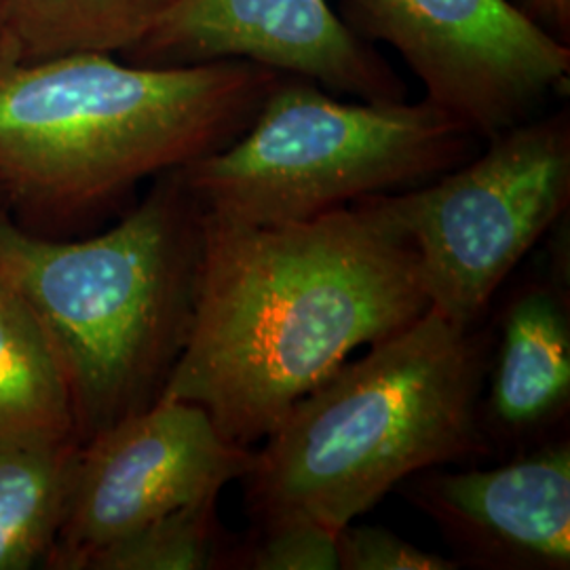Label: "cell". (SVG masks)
Returning a JSON list of instances; mask_svg holds the SVG:
<instances>
[{"label":"cell","mask_w":570,"mask_h":570,"mask_svg":"<svg viewBox=\"0 0 570 570\" xmlns=\"http://www.w3.org/2000/svg\"><path fill=\"white\" fill-rule=\"evenodd\" d=\"M146 66L245 60L362 102L407 100L404 79L327 0H178L125 56Z\"/></svg>","instance_id":"obj_9"},{"label":"cell","mask_w":570,"mask_h":570,"mask_svg":"<svg viewBox=\"0 0 570 570\" xmlns=\"http://www.w3.org/2000/svg\"><path fill=\"white\" fill-rule=\"evenodd\" d=\"M336 13L362 41L391 47L425 100L484 142L569 89L570 45L511 0H338Z\"/></svg>","instance_id":"obj_7"},{"label":"cell","mask_w":570,"mask_h":570,"mask_svg":"<svg viewBox=\"0 0 570 570\" xmlns=\"http://www.w3.org/2000/svg\"><path fill=\"white\" fill-rule=\"evenodd\" d=\"M282 72L245 60H21L0 37V197L81 220L239 138Z\"/></svg>","instance_id":"obj_2"},{"label":"cell","mask_w":570,"mask_h":570,"mask_svg":"<svg viewBox=\"0 0 570 570\" xmlns=\"http://www.w3.org/2000/svg\"><path fill=\"white\" fill-rule=\"evenodd\" d=\"M216 501L167 513L96 551L82 570H226L235 539L220 527Z\"/></svg>","instance_id":"obj_15"},{"label":"cell","mask_w":570,"mask_h":570,"mask_svg":"<svg viewBox=\"0 0 570 570\" xmlns=\"http://www.w3.org/2000/svg\"><path fill=\"white\" fill-rule=\"evenodd\" d=\"M338 569L343 570H454L461 564L444 556L419 550L385 527L338 530Z\"/></svg>","instance_id":"obj_17"},{"label":"cell","mask_w":570,"mask_h":570,"mask_svg":"<svg viewBox=\"0 0 570 570\" xmlns=\"http://www.w3.org/2000/svg\"><path fill=\"white\" fill-rule=\"evenodd\" d=\"M428 308L416 252L364 202L275 226L204 209L195 308L161 395L252 449L357 348Z\"/></svg>","instance_id":"obj_1"},{"label":"cell","mask_w":570,"mask_h":570,"mask_svg":"<svg viewBox=\"0 0 570 570\" xmlns=\"http://www.w3.org/2000/svg\"><path fill=\"white\" fill-rule=\"evenodd\" d=\"M338 530L305 518L254 522L235 541L226 570H338Z\"/></svg>","instance_id":"obj_16"},{"label":"cell","mask_w":570,"mask_h":570,"mask_svg":"<svg viewBox=\"0 0 570 570\" xmlns=\"http://www.w3.org/2000/svg\"><path fill=\"white\" fill-rule=\"evenodd\" d=\"M0 440H81L60 355L32 308L2 277Z\"/></svg>","instance_id":"obj_12"},{"label":"cell","mask_w":570,"mask_h":570,"mask_svg":"<svg viewBox=\"0 0 570 570\" xmlns=\"http://www.w3.org/2000/svg\"><path fill=\"white\" fill-rule=\"evenodd\" d=\"M178 0H4L0 37L21 60L125 56Z\"/></svg>","instance_id":"obj_14"},{"label":"cell","mask_w":570,"mask_h":570,"mask_svg":"<svg viewBox=\"0 0 570 570\" xmlns=\"http://www.w3.org/2000/svg\"><path fill=\"white\" fill-rule=\"evenodd\" d=\"M482 142L425 98L345 102L305 77L282 75L244 134L183 167V176L212 214L289 225L431 183Z\"/></svg>","instance_id":"obj_5"},{"label":"cell","mask_w":570,"mask_h":570,"mask_svg":"<svg viewBox=\"0 0 570 570\" xmlns=\"http://www.w3.org/2000/svg\"><path fill=\"white\" fill-rule=\"evenodd\" d=\"M202 244L204 205L183 169L81 242L39 237L0 207V277L60 355L82 442L161 395L190 326Z\"/></svg>","instance_id":"obj_4"},{"label":"cell","mask_w":570,"mask_h":570,"mask_svg":"<svg viewBox=\"0 0 570 570\" xmlns=\"http://www.w3.org/2000/svg\"><path fill=\"white\" fill-rule=\"evenodd\" d=\"M0 207H4V202H2V197H0Z\"/></svg>","instance_id":"obj_20"},{"label":"cell","mask_w":570,"mask_h":570,"mask_svg":"<svg viewBox=\"0 0 570 570\" xmlns=\"http://www.w3.org/2000/svg\"><path fill=\"white\" fill-rule=\"evenodd\" d=\"M2 7H4V0H0V23H2Z\"/></svg>","instance_id":"obj_19"},{"label":"cell","mask_w":570,"mask_h":570,"mask_svg":"<svg viewBox=\"0 0 570 570\" xmlns=\"http://www.w3.org/2000/svg\"><path fill=\"white\" fill-rule=\"evenodd\" d=\"M256 450L233 444L204 407L159 395L89 435L45 567L82 570L106 546L171 511L218 499L244 480Z\"/></svg>","instance_id":"obj_8"},{"label":"cell","mask_w":570,"mask_h":570,"mask_svg":"<svg viewBox=\"0 0 570 570\" xmlns=\"http://www.w3.org/2000/svg\"><path fill=\"white\" fill-rule=\"evenodd\" d=\"M397 489L438 524L461 567L570 569L569 440L499 468L425 469Z\"/></svg>","instance_id":"obj_10"},{"label":"cell","mask_w":570,"mask_h":570,"mask_svg":"<svg viewBox=\"0 0 570 570\" xmlns=\"http://www.w3.org/2000/svg\"><path fill=\"white\" fill-rule=\"evenodd\" d=\"M360 202L416 252L429 308L475 330L511 271L569 209V108L492 136L431 183Z\"/></svg>","instance_id":"obj_6"},{"label":"cell","mask_w":570,"mask_h":570,"mask_svg":"<svg viewBox=\"0 0 570 570\" xmlns=\"http://www.w3.org/2000/svg\"><path fill=\"white\" fill-rule=\"evenodd\" d=\"M530 21L570 45V0H511Z\"/></svg>","instance_id":"obj_18"},{"label":"cell","mask_w":570,"mask_h":570,"mask_svg":"<svg viewBox=\"0 0 570 570\" xmlns=\"http://www.w3.org/2000/svg\"><path fill=\"white\" fill-rule=\"evenodd\" d=\"M499 326V346L487 370L484 429L489 438L529 440L569 414L570 313L562 282L520 287Z\"/></svg>","instance_id":"obj_11"},{"label":"cell","mask_w":570,"mask_h":570,"mask_svg":"<svg viewBox=\"0 0 570 570\" xmlns=\"http://www.w3.org/2000/svg\"><path fill=\"white\" fill-rule=\"evenodd\" d=\"M81 440H0V570L45 564L68 508Z\"/></svg>","instance_id":"obj_13"},{"label":"cell","mask_w":570,"mask_h":570,"mask_svg":"<svg viewBox=\"0 0 570 570\" xmlns=\"http://www.w3.org/2000/svg\"><path fill=\"white\" fill-rule=\"evenodd\" d=\"M489 338L428 308L334 370L256 450L252 522L305 518L341 530L410 475L487 456Z\"/></svg>","instance_id":"obj_3"}]
</instances>
